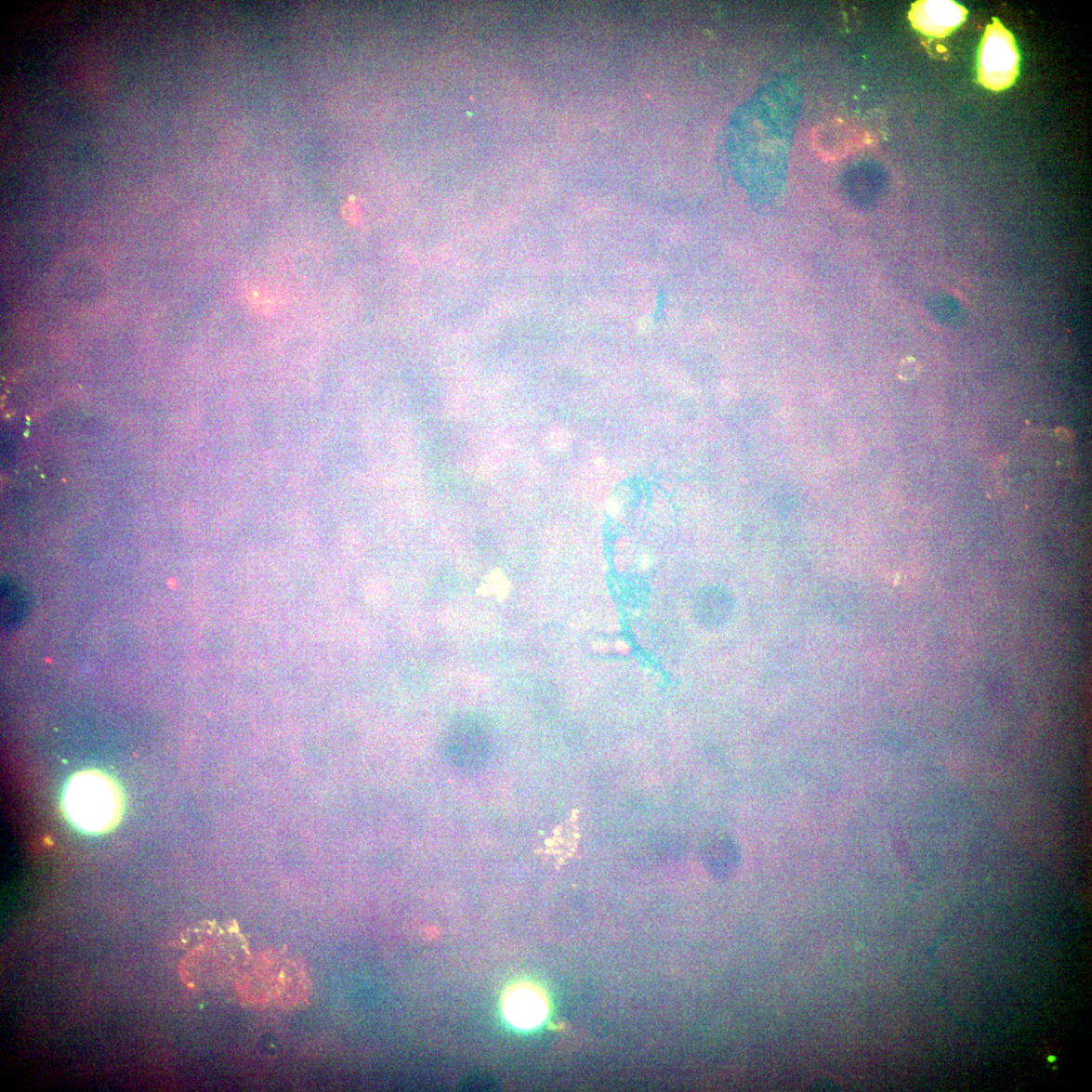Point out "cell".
<instances>
[{"label":"cell","instance_id":"obj_6","mask_svg":"<svg viewBox=\"0 0 1092 1092\" xmlns=\"http://www.w3.org/2000/svg\"><path fill=\"white\" fill-rule=\"evenodd\" d=\"M3 589V623L6 627L19 625L28 613L29 601L26 595L15 585L4 584Z\"/></svg>","mask_w":1092,"mask_h":1092},{"label":"cell","instance_id":"obj_8","mask_svg":"<svg viewBox=\"0 0 1092 1092\" xmlns=\"http://www.w3.org/2000/svg\"><path fill=\"white\" fill-rule=\"evenodd\" d=\"M918 372H919L918 362L912 358H908V359L901 362V366H900V371H899V376L901 379H903V381H911V379H914V377L917 376Z\"/></svg>","mask_w":1092,"mask_h":1092},{"label":"cell","instance_id":"obj_3","mask_svg":"<svg viewBox=\"0 0 1092 1092\" xmlns=\"http://www.w3.org/2000/svg\"><path fill=\"white\" fill-rule=\"evenodd\" d=\"M1020 56L1015 38L994 19L988 26L980 52V80L991 90H1005L1014 85L1019 74Z\"/></svg>","mask_w":1092,"mask_h":1092},{"label":"cell","instance_id":"obj_1","mask_svg":"<svg viewBox=\"0 0 1092 1092\" xmlns=\"http://www.w3.org/2000/svg\"><path fill=\"white\" fill-rule=\"evenodd\" d=\"M238 990L252 1005L293 1007L306 1003L311 984L301 962L270 951L246 962Z\"/></svg>","mask_w":1092,"mask_h":1092},{"label":"cell","instance_id":"obj_7","mask_svg":"<svg viewBox=\"0 0 1092 1092\" xmlns=\"http://www.w3.org/2000/svg\"><path fill=\"white\" fill-rule=\"evenodd\" d=\"M250 302L258 312L266 314L272 311L273 302L267 292L255 291L250 296Z\"/></svg>","mask_w":1092,"mask_h":1092},{"label":"cell","instance_id":"obj_9","mask_svg":"<svg viewBox=\"0 0 1092 1092\" xmlns=\"http://www.w3.org/2000/svg\"><path fill=\"white\" fill-rule=\"evenodd\" d=\"M1057 434H1059L1060 439L1064 441H1072L1073 435L1071 431H1069L1067 429H1059V430H1057Z\"/></svg>","mask_w":1092,"mask_h":1092},{"label":"cell","instance_id":"obj_4","mask_svg":"<svg viewBox=\"0 0 1092 1092\" xmlns=\"http://www.w3.org/2000/svg\"><path fill=\"white\" fill-rule=\"evenodd\" d=\"M967 15V8L951 0H921L913 5L910 20L914 28L927 36L945 38Z\"/></svg>","mask_w":1092,"mask_h":1092},{"label":"cell","instance_id":"obj_2","mask_svg":"<svg viewBox=\"0 0 1092 1092\" xmlns=\"http://www.w3.org/2000/svg\"><path fill=\"white\" fill-rule=\"evenodd\" d=\"M69 818L90 833L110 831L121 818L122 798L116 784L98 772L76 775L64 796Z\"/></svg>","mask_w":1092,"mask_h":1092},{"label":"cell","instance_id":"obj_5","mask_svg":"<svg viewBox=\"0 0 1092 1092\" xmlns=\"http://www.w3.org/2000/svg\"><path fill=\"white\" fill-rule=\"evenodd\" d=\"M504 1013L514 1026L531 1029L545 1020L546 1006L539 995L522 990L513 993L506 999Z\"/></svg>","mask_w":1092,"mask_h":1092},{"label":"cell","instance_id":"obj_10","mask_svg":"<svg viewBox=\"0 0 1092 1092\" xmlns=\"http://www.w3.org/2000/svg\"><path fill=\"white\" fill-rule=\"evenodd\" d=\"M618 505L615 501H611L608 504V511L611 514L616 515L618 513Z\"/></svg>","mask_w":1092,"mask_h":1092}]
</instances>
